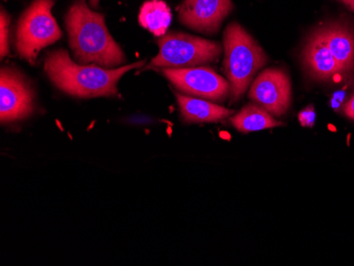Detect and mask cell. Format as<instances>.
Masks as SVG:
<instances>
[{"label":"cell","instance_id":"obj_8","mask_svg":"<svg viewBox=\"0 0 354 266\" xmlns=\"http://www.w3.org/2000/svg\"><path fill=\"white\" fill-rule=\"evenodd\" d=\"M250 98L270 114L282 116L291 104L290 77L279 68L262 71L250 86Z\"/></svg>","mask_w":354,"mask_h":266},{"label":"cell","instance_id":"obj_6","mask_svg":"<svg viewBox=\"0 0 354 266\" xmlns=\"http://www.w3.org/2000/svg\"><path fill=\"white\" fill-rule=\"evenodd\" d=\"M162 73L175 88L198 98L222 102L230 91L228 81L209 67L162 68Z\"/></svg>","mask_w":354,"mask_h":266},{"label":"cell","instance_id":"obj_17","mask_svg":"<svg viewBox=\"0 0 354 266\" xmlns=\"http://www.w3.org/2000/svg\"><path fill=\"white\" fill-rule=\"evenodd\" d=\"M344 112H345L346 116L354 120V95L351 97V99L346 103L345 106H344Z\"/></svg>","mask_w":354,"mask_h":266},{"label":"cell","instance_id":"obj_13","mask_svg":"<svg viewBox=\"0 0 354 266\" xmlns=\"http://www.w3.org/2000/svg\"><path fill=\"white\" fill-rule=\"evenodd\" d=\"M232 125L242 133L268 130L282 124L272 118V114L259 105L250 104L241 109L232 119Z\"/></svg>","mask_w":354,"mask_h":266},{"label":"cell","instance_id":"obj_2","mask_svg":"<svg viewBox=\"0 0 354 266\" xmlns=\"http://www.w3.org/2000/svg\"><path fill=\"white\" fill-rule=\"evenodd\" d=\"M146 64V61L125 65L119 68H104L98 65H79L67 51L59 49L46 57L45 71L51 82L63 93L77 98L118 96L121 77Z\"/></svg>","mask_w":354,"mask_h":266},{"label":"cell","instance_id":"obj_3","mask_svg":"<svg viewBox=\"0 0 354 266\" xmlns=\"http://www.w3.org/2000/svg\"><path fill=\"white\" fill-rule=\"evenodd\" d=\"M266 61L263 49L242 26H227L224 32V73L230 83L232 103L242 98Z\"/></svg>","mask_w":354,"mask_h":266},{"label":"cell","instance_id":"obj_1","mask_svg":"<svg viewBox=\"0 0 354 266\" xmlns=\"http://www.w3.org/2000/svg\"><path fill=\"white\" fill-rule=\"evenodd\" d=\"M69 44L82 65L114 68L127 61L120 46L109 32L104 15L89 9L86 0H77L65 17Z\"/></svg>","mask_w":354,"mask_h":266},{"label":"cell","instance_id":"obj_7","mask_svg":"<svg viewBox=\"0 0 354 266\" xmlns=\"http://www.w3.org/2000/svg\"><path fill=\"white\" fill-rule=\"evenodd\" d=\"M35 96L25 77L12 68L0 73V120L13 122L27 118L35 109Z\"/></svg>","mask_w":354,"mask_h":266},{"label":"cell","instance_id":"obj_16","mask_svg":"<svg viewBox=\"0 0 354 266\" xmlns=\"http://www.w3.org/2000/svg\"><path fill=\"white\" fill-rule=\"evenodd\" d=\"M315 111H314L313 106L307 107V108L301 111L299 115H298L300 124L302 126H307V128H312L313 126L314 123H315Z\"/></svg>","mask_w":354,"mask_h":266},{"label":"cell","instance_id":"obj_9","mask_svg":"<svg viewBox=\"0 0 354 266\" xmlns=\"http://www.w3.org/2000/svg\"><path fill=\"white\" fill-rule=\"evenodd\" d=\"M232 10V0H184L178 7V19L190 29L214 35Z\"/></svg>","mask_w":354,"mask_h":266},{"label":"cell","instance_id":"obj_4","mask_svg":"<svg viewBox=\"0 0 354 266\" xmlns=\"http://www.w3.org/2000/svg\"><path fill=\"white\" fill-rule=\"evenodd\" d=\"M55 0H35L19 19L15 31V48L19 57L35 64L37 55L62 37L53 15Z\"/></svg>","mask_w":354,"mask_h":266},{"label":"cell","instance_id":"obj_11","mask_svg":"<svg viewBox=\"0 0 354 266\" xmlns=\"http://www.w3.org/2000/svg\"><path fill=\"white\" fill-rule=\"evenodd\" d=\"M328 48L346 73L354 69V33L347 26L330 23L320 28Z\"/></svg>","mask_w":354,"mask_h":266},{"label":"cell","instance_id":"obj_14","mask_svg":"<svg viewBox=\"0 0 354 266\" xmlns=\"http://www.w3.org/2000/svg\"><path fill=\"white\" fill-rule=\"evenodd\" d=\"M172 21L170 8L164 0H148L141 6L139 23L155 37H162Z\"/></svg>","mask_w":354,"mask_h":266},{"label":"cell","instance_id":"obj_5","mask_svg":"<svg viewBox=\"0 0 354 266\" xmlns=\"http://www.w3.org/2000/svg\"><path fill=\"white\" fill-rule=\"evenodd\" d=\"M159 53L151 61L152 68H187L218 61L222 46L182 32H169L159 37Z\"/></svg>","mask_w":354,"mask_h":266},{"label":"cell","instance_id":"obj_15","mask_svg":"<svg viewBox=\"0 0 354 266\" xmlns=\"http://www.w3.org/2000/svg\"><path fill=\"white\" fill-rule=\"evenodd\" d=\"M10 23H11V17L9 14L1 9L0 12V55L1 57H5L9 55V29Z\"/></svg>","mask_w":354,"mask_h":266},{"label":"cell","instance_id":"obj_18","mask_svg":"<svg viewBox=\"0 0 354 266\" xmlns=\"http://www.w3.org/2000/svg\"><path fill=\"white\" fill-rule=\"evenodd\" d=\"M339 3H344L348 9L354 12V0H337Z\"/></svg>","mask_w":354,"mask_h":266},{"label":"cell","instance_id":"obj_12","mask_svg":"<svg viewBox=\"0 0 354 266\" xmlns=\"http://www.w3.org/2000/svg\"><path fill=\"white\" fill-rule=\"evenodd\" d=\"M180 114L187 122H218L234 114V109L226 108L196 97L175 93Z\"/></svg>","mask_w":354,"mask_h":266},{"label":"cell","instance_id":"obj_19","mask_svg":"<svg viewBox=\"0 0 354 266\" xmlns=\"http://www.w3.org/2000/svg\"><path fill=\"white\" fill-rule=\"evenodd\" d=\"M99 3H100V0H89V3L93 9H98Z\"/></svg>","mask_w":354,"mask_h":266},{"label":"cell","instance_id":"obj_10","mask_svg":"<svg viewBox=\"0 0 354 266\" xmlns=\"http://www.w3.org/2000/svg\"><path fill=\"white\" fill-rule=\"evenodd\" d=\"M302 55L304 66L314 79L330 81L347 75L328 48L319 29L310 37Z\"/></svg>","mask_w":354,"mask_h":266}]
</instances>
